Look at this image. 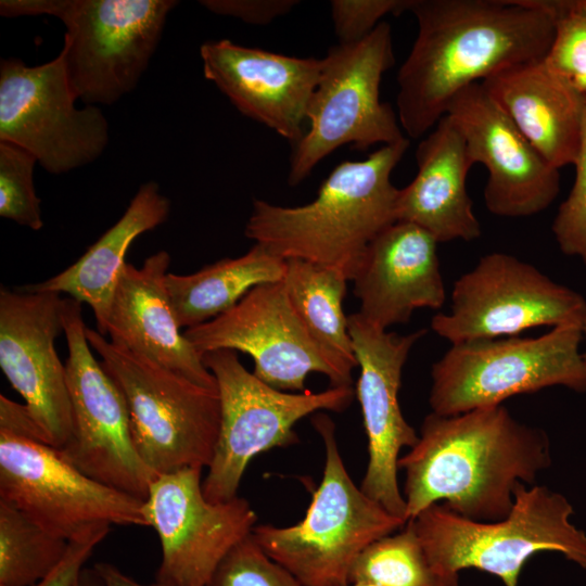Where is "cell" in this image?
<instances>
[{
	"label": "cell",
	"mask_w": 586,
	"mask_h": 586,
	"mask_svg": "<svg viewBox=\"0 0 586 586\" xmlns=\"http://www.w3.org/2000/svg\"><path fill=\"white\" fill-rule=\"evenodd\" d=\"M169 212L170 202L161 193L158 184L154 181L143 183L123 216L73 265L42 282L18 289L66 293L86 303L94 314L97 331L105 336L113 295L130 244L140 234L163 224Z\"/></svg>",
	"instance_id": "obj_25"
},
{
	"label": "cell",
	"mask_w": 586,
	"mask_h": 586,
	"mask_svg": "<svg viewBox=\"0 0 586 586\" xmlns=\"http://www.w3.org/2000/svg\"><path fill=\"white\" fill-rule=\"evenodd\" d=\"M72 433L60 455L90 479L145 499L157 476L140 457L126 399L91 353L81 303L63 298Z\"/></svg>",
	"instance_id": "obj_11"
},
{
	"label": "cell",
	"mask_w": 586,
	"mask_h": 586,
	"mask_svg": "<svg viewBox=\"0 0 586 586\" xmlns=\"http://www.w3.org/2000/svg\"><path fill=\"white\" fill-rule=\"evenodd\" d=\"M174 0H1L5 17L51 15L66 27L61 50L69 85L87 105L132 91L162 38Z\"/></svg>",
	"instance_id": "obj_6"
},
{
	"label": "cell",
	"mask_w": 586,
	"mask_h": 586,
	"mask_svg": "<svg viewBox=\"0 0 586 586\" xmlns=\"http://www.w3.org/2000/svg\"><path fill=\"white\" fill-rule=\"evenodd\" d=\"M206 586L304 585L269 558L251 534L228 552Z\"/></svg>",
	"instance_id": "obj_32"
},
{
	"label": "cell",
	"mask_w": 586,
	"mask_h": 586,
	"mask_svg": "<svg viewBox=\"0 0 586 586\" xmlns=\"http://www.w3.org/2000/svg\"><path fill=\"white\" fill-rule=\"evenodd\" d=\"M74 586H105L95 570L84 568Z\"/></svg>",
	"instance_id": "obj_39"
},
{
	"label": "cell",
	"mask_w": 586,
	"mask_h": 586,
	"mask_svg": "<svg viewBox=\"0 0 586 586\" xmlns=\"http://www.w3.org/2000/svg\"><path fill=\"white\" fill-rule=\"evenodd\" d=\"M202 470L158 474L143 511L160 539L156 581L171 586H206L228 552L252 534L257 514L249 500L211 502L203 494Z\"/></svg>",
	"instance_id": "obj_16"
},
{
	"label": "cell",
	"mask_w": 586,
	"mask_h": 586,
	"mask_svg": "<svg viewBox=\"0 0 586 586\" xmlns=\"http://www.w3.org/2000/svg\"><path fill=\"white\" fill-rule=\"evenodd\" d=\"M347 278L339 270L302 259H288L282 280L305 328L339 366L352 373L358 367L343 302Z\"/></svg>",
	"instance_id": "obj_27"
},
{
	"label": "cell",
	"mask_w": 586,
	"mask_h": 586,
	"mask_svg": "<svg viewBox=\"0 0 586 586\" xmlns=\"http://www.w3.org/2000/svg\"><path fill=\"white\" fill-rule=\"evenodd\" d=\"M555 20L544 61L577 88L586 79V0H540Z\"/></svg>",
	"instance_id": "obj_31"
},
{
	"label": "cell",
	"mask_w": 586,
	"mask_h": 586,
	"mask_svg": "<svg viewBox=\"0 0 586 586\" xmlns=\"http://www.w3.org/2000/svg\"><path fill=\"white\" fill-rule=\"evenodd\" d=\"M578 89L582 92L586 93V79L578 86Z\"/></svg>",
	"instance_id": "obj_41"
},
{
	"label": "cell",
	"mask_w": 586,
	"mask_h": 586,
	"mask_svg": "<svg viewBox=\"0 0 586 586\" xmlns=\"http://www.w3.org/2000/svg\"><path fill=\"white\" fill-rule=\"evenodd\" d=\"M437 241L423 228L395 221L369 245L353 278L359 314L380 329L406 323L418 308L440 309L446 290Z\"/></svg>",
	"instance_id": "obj_21"
},
{
	"label": "cell",
	"mask_w": 586,
	"mask_h": 586,
	"mask_svg": "<svg viewBox=\"0 0 586 586\" xmlns=\"http://www.w3.org/2000/svg\"><path fill=\"white\" fill-rule=\"evenodd\" d=\"M64 56L28 66L0 62V141L16 144L51 174L95 161L109 143V123L95 105L78 109Z\"/></svg>",
	"instance_id": "obj_13"
},
{
	"label": "cell",
	"mask_w": 586,
	"mask_h": 586,
	"mask_svg": "<svg viewBox=\"0 0 586 586\" xmlns=\"http://www.w3.org/2000/svg\"><path fill=\"white\" fill-rule=\"evenodd\" d=\"M418 35L397 73L399 125L430 132L464 88L506 68L543 60L555 20L540 0H410Z\"/></svg>",
	"instance_id": "obj_1"
},
{
	"label": "cell",
	"mask_w": 586,
	"mask_h": 586,
	"mask_svg": "<svg viewBox=\"0 0 586 586\" xmlns=\"http://www.w3.org/2000/svg\"><path fill=\"white\" fill-rule=\"evenodd\" d=\"M200 3L208 11L232 16L245 23L266 25L289 13L298 1L295 0H203Z\"/></svg>",
	"instance_id": "obj_36"
},
{
	"label": "cell",
	"mask_w": 586,
	"mask_h": 586,
	"mask_svg": "<svg viewBox=\"0 0 586 586\" xmlns=\"http://www.w3.org/2000/svg\"><path fill=\"white\" fill-rule=\"evenodd\" d=\"M446 115L462 133L472 163L488 170L483 196L493 215L528 217L551 205L560 191L559 169L537 152L481 82L461 90Z\"/></svg>",
	"instance_id": "obj_19"
},
{
	"label": "cell",
	"mask_w": 586,
	"mask_h": 586,
	"mask_svg": "<svg viewBox=\"0 0 586 586\" xmlns=\"http://www.w3.org/2000/svg\"><path fill=\"white\" fill-rule=\"evenodd\" d=\"M574 167V182L559 206L551 230L562 253L586 264V106Z\"/></svg>",
	"instance_id": "obj_33"
},
{
	"label": "cell",
	"mask_w": 586,
	"mask_h": 586,
	"mask_svg": "<svg viewBox=\"0 0 586 586\" xmlns=\"http://www.w3.org/2000/svg\"><path fill=\"white\" fill-rule=\"evenodd\" d=\"M0 431L43 442L26 406L20 405L2 394L0 395Z\"/></svg>",
	"instance_id": "obj_37"
},
{
	"label": "cell",
	"mask_w": 586,
	"mask_h": 586,
	"mask_svg": "<svg viewBox=\"0 0 586 586\" xmlns=\"http://www.w3.org/2000/svg\"><path fill=\"white\" fill-rule=\"evenodd\" d=\"M586 324V300L533 265L506 253L480 258L453 288L449 313L432 317V330L451 344L517 336L542 326Z\"/></svg>",
	"instance_id": "obj_12"
},
{
	"label": "cell",
	"mask_w": 586,
	"mask_h": 586,
	"mask_svg": "<svg viewBox=\"0 0 586 586\" xmlns=\"http://www.w3.org/2000/svg\"><path fill=\"white\" fill-rule=\"evenodd\" d=\"M217 382L220 428L214 458L202 482L204 497L224 502L238 496L250 461L275 447L298 442L297 421L320 410L343 411L353 402V386H331L319 393L277 390L239 360L238 352L215 349L202 356Z\"/></svg>",
	"instance_id": "obj_10"
},
{
	"label": "cell",
	"mask_w": 586,
	"mask_h": 586,
	"mask_svg": "<svg viewBox=\"0 0 586 586\" xmlns=\"http://www.w3.org/2000/svg\"><path fill=\"white\" fill-rule=\"evenodd\" d=\"M111 525H98L68 542L66 553L58 566L33 586H74L94 548L110 533Z\"/></svg>",
	"instance_id": "obj_35"
},
{
	"label": "cell",
	"mask_w": 586,
	"mask_h": 586,
	"mask_svg": "<svg viewBox=\"0 0 586 586\" xmlns=\"http://www.w3.org/2000/svg\"><path fill=\"white\" fill-rule=\"evenodd\" d=\"M481 84L551 166L574 165L586 93L544 59L506 68Z\"/></svg>",
	"instance_id": "obj_23"
},
{
	"label": "cell",
	"mask_w": 586,
	"mask_h": 586,
	"mask_svg": "<svg viewBox=\"0 0 586 586\" xmlns=\"http://www.w3.org/2000/svg\"><path fill=\"white\" fill-rule=\"evenodd\" d=\"M416 161V177L398 191L396 220L423 228L438 243L479 239L481 226L466 187L474 164L462 133L447 115L420 141Z\"/></svg>",
	"instance_id": "obj_24"
},
{
	"label": "cell",
	"mask_w": 586,
	"mask_h": 586,
	"mask_svg": "<svg viewBox=\"0 0 586 586\" xmlns=\"http://www.w3.org/2000/svg\"><path fill=\"white\" fill-rule=\"evenodd\" d=\"M68 542L0 500V586H33L62 561Z\"/></svg>",
	"instance_id": "obj_29"
},
{
	"label": "cell",
	"mask_w": 586,
	"mask_h": 586,
	"mask_svg": "<svg viewBox=\"0 0 586 586\" xmlns=\"http://www.w3.org/2000/svg\"><path fill=\"white\" fill-rule=\"evenodd\" d=\"M584 333L586 334V324L584 327ZM583 358H584V362H585V367H586V352L583 354Z\"/></svg>",
	"instance_id": "obj_42"
},
{
	"label": "cell",
	"mask_w": 586,
	"mask_h": 586,
	"mask_svg": "<svg viewBox=\"0 0 586 586\" xmlns=\"http://www.w3.org/2000/svg\"><path fill=\"white\" fill-rule=\"evenodd\" d=\"M347 321L360 368L356 396L368 438L369 459L360 488L391 514L407 522L397 463L402 448L415 446L419 434L404 418L398 393L408 355L428 330L400 335L380 329L359 313L347 316Z\"/></svg>",
	"instance_id": "obj_17"
},
{
	"label": "cell",
	"mask_w": 586,
	"mask_h": 586,
	"mask_svg": "<svg viewBox=\"0 0 586 586\" xmlns=\"http://www.w3.org/2000/svg\"><path fill=\"white\" fill-rule=\"evenodd\" d=\"M286 260L255 245L234 258H222L189 275L168 272L166 286L181 328L207 322L235 306L258 285L282 281Z\"/></svg>",
	"instance_id": "obj_26"
},
{
	"label": "cell",
	"mask_w": 586,
	"mask_h": 586,
	"mask_svg": "<svg viewBox=\"0 0 586 586\" xmlns=\"http://www.w3.org/2000/svg\"><path fill=\"white\" fill-rule=\"evenodd\" d=\"M62 307L59 293L0 290V367L55 449L72 433L66 369L54 344L63 331Z\"/></svg>",
	"instance_id": "obj_18"
},
{
	"label": "cell",
	"mask_w": 586,
	"mask_h": 586,
	"mask_svg": "<svg viewBox=\"0 0 586 586\" xmlns=\"http://www.w3.org/2000/svg\"><path fill=\"white\" fill-rule=\"evenodd\" d=\"M410 0H333L331 17L339 43L351 44L367 37L387 14L408 11Z\"/></svg>",
	"instance_id": "obj_34"
},
{
	"label": "cell",
	"mask_w": 586,
	"mask_h": 586,
	"mask_svg": "<svg viewBox=\"0 0 586 586\" xmlns=\"http://www.w3.org/2000/svg\"><path fill=\"white\" fill-rule=\"evenodd\" d=\"M408 146L406 138L366 160L342 162L307 204L289 207L254 200L245 235L284 260L332 268L352 281L371 242L397 221L399 189L391 174Z\"/></svg>",
	"instance_id": "obj_3"
},
{
	"label": "cell",
	"mask_w": 586,
	"mask_h": 586,
	"mask_svg": "<svg viewBox=\"0 0 586 586\" xmlns=\"http://www.w3.org/2000/svg\"><path fill=\"white\" fill-rule=\"evenodd\" d=\"M0 500L67 542L102 525L148 526L144 499L85 475L42 441L0 431Z\"/></svg>",
	"instance_id": "obj_14"
},
{
	"label": "cell",
	"mask_w": 586,
	"mask_h": 586,
	"mask_svg": "<svg viewBox=\"0 0 586 586\" xmlns=\"http://www.w3.org/2000/svg\"><path fill=\"white\" fill-rule=\"evenodd\" d=\"M393 64L392 30L384 21L360 41L328 50L307 110L308 129L293 145L291 187L342 145L365 151L407 138L392 106L380 100L382 76Z\"/></svg>",
	"instance_id": "obj_9"
},
{
	"label": "cell",
	"mask_w": 586,
	"mask_h": 586,
	"mask_svg": "<svg viewBox=\"0 0 586 586\" xmlns=\"http://www.w3.org/2000/svg\"><path fill=\"white\" fill-rule=\"evenodd\" d=\"M91 348L122 391L136 448L157 475L208 468L220 428L217 388L196 384L86 328Z\"/></svg>",
	"instance_id": "obj_7"
},
{
	"label": "cell",
	"mask_w": 586,
	"mask_h": 586,
	"mask_svg": "<svg viewBox=\"0 0 586 586\" xmlns=\"http://www.w3.org/2000/svg\"><path fill=\"white\" fill-rule=\"evenodd\" d=\"M93 569L102 578L105 586H171L158 581H155L149 585H142L124 574L117 566L109 562H97L93 565Z\"/></svg>",
	"instance_id": "obj_38"
},
{
	"label": "cell",
	"mask_w": 586,
	"mask_h": 586,
	"mask_svg": "<svg viewBox=\"0 0 586 586\" xmlns=\"http://www.w3.org/2000/svg\"><path fill=\"white\" fill-rule=\"evenodd\" d=\"M36 163L25 149L0 141V216L35 231L43 227L33 177Z\"/></svg>",
	"instance_id": "obj_30"
},
{
	"label": "cell",
	"mask_w": 586,
	"mask_h": 586,
	"mask_svg": "<svg viewBox=\"0 0 586 586\" xmlns=\"http://www.w3.org/2000/svg\"><path fill=\"white\" fill-rule=\"evenodd\" d=\"M572 514L563 495L519 483L513 507L502 520H469L443 504L431 505L410 520L437 570L459 574L477 569L505 586H518L526 561L543 551L559 552L586 570V533L571 523Z\"/></svg>",
	"instance_id": "obj_4"
},
{
	"label": "cell",
	"mask_w": 586,
	"mask_h": 586,
	"mask_svg": "<svg viewBox=\"0 0 586 586\" xmlns=\"http://www.w3.org/2000/svg\"><path fill=\"white\" fill-rule=\"evenodd\" d=\"M200 55L204 77L243 115L293 145L304 137L321 59L289 56L228 39L204 42Z\"/></svg>",
	"instance_id": "obj_20"
},
{
	"label": "cell",
	"mask_w": 586,
	"mask_h": 586,
	"mask_svg": "<svg viewBox=\"0 0 586 586\" xmlns=\"http://www.w3.org/2000/svg\"><path fill=\"white\" fill-rule=\"evenodd\" d=\"M311 423L322 438L321 483L295 525H255L252 536L265 553L304 586H345L357 557L406 522L367 496L351 479L340 454L335 424L323 412Z\"/></svg>",
	"instance_id": "obj_5"
},
{
	"label": "cell",
	"mask_w": 586,
	"mask_h": 586,
	"mask_svg": "<svg viewBox=\"0 0 586 586\" xmlns=\"http://www.w3.org/2000/svg\"><path fill=\"white\" fill-rule=\"evenodd\" d=\"M345 586H380L371 583H348Z\"/></svg>",
	"instance_id": "obj_40"
},
{
	"label": "cell",
	"mask_w": 586,
	"mask_h": 586,
	"mask_svg": "<svg viewBox=\"0 0 586 586\" xmlns=\"http://www.w3.org/2000/svg\"><path fill=\"white\" fill-rule=\"evenodd\" d=\"M348 583L380 586H459V574L432 565L411 520L370 544L355 560Z\"/></svg>",
	"instance_id": "obj_28"
},
{
	"label": "cell",
	"mask_w": 586,
	"mask_h": 586,
	"mask_svg": "<svg viewBox=\"0 0 586 586\" xmlns=\"http://www.w3.org/2000/svg\"><path fill=\"white\" fill-rule=\"evenodd\" d=\"M183 333L201 356L215 349L250 355L253 373L280 391L304 392L311 372L324 374L331 386L353 385L352 373L311 337L282 281L254 288L228 311Z\"/></svg>",
	"instance_id": "obj_15"
},
{
	"label": "cell",
	"mask_w": 586,
	"mask_h": 586,
	"mask_svg": "<svg viewBox=\"0 0 586 586\" xmlns=\"http://www.w3.org/2000/svg\"><path fill=\"white\" fill-rule=\"evenodd\" d=\"M551 463L547 433L501 405L454 416L431 412L415 446L398 459L407 519L443 504L469 520L505 519L519 483L534 485Z\"/></svg>",
	"instance_id": "obj_2"
},
{
	"label": "cell",
	"mask_w": 586,
	"mask_h": 586,
	"mask_svg": "<svg viewBox=\"0 0 586 586\" xmlns=\"http://www.w3.org/2000/svg\"><path fill=\"white\" fill-rule=\"evenodd\" d=\"M583 333L575 326H559L538 337L451 344L432 365V412L459 415L556 385L585 392L586 367L579 353Z\"/></svg>",
	"instance_id": "obj_8"
},
{
	"label": "cell",
	"mask_w": 586,
	"mask_h": 586,
	"mask_svg": "<svg viewBox=\"0 0 586 586\" xmlns=\"http://www.w3.org/2000/svg\"><path fill=\"white\" fill-rule=\"evenodd\" d=\"M170 255L160 251L141 267L126 263L110 308V341L208 388L217 382L180 332L166 286Z\"/></svg>",
	"instance_id": "obj_22"
}]
</instances>
